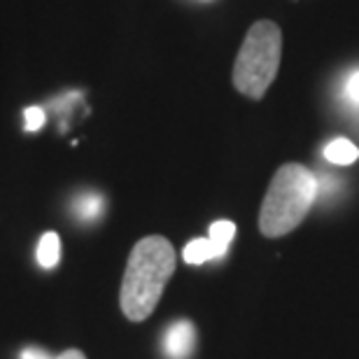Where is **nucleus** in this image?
<instances>
[{
  "label": "nucleus",
  "mask_w": 359,
  "mask_h": 359,
  "mask_svg": "<svg viewBox=\"0 0 359 359\" xmlns=\"http://www.w3.org/2000/svg\"><path fill=\"white\" fill-rule=\"evenodd\" d=\"M56 359H87V357H84L82 350H66V353H61Z\"/></svg>",
  "instance_id": "obj_13"
},
{
  "label": "nucleus",
  "mask_w": 359,
  "mask_h": 359,
  "mask_svg": "<svg viewBox=\"0 0 359 359\" xmlns=\"http://www.w3.org/2000/svg\"><path fill=\"white\" fill-rule=\"evenodd\" d=\"M283 59V31L276 21L262 19L250 26L233 63V87L243 96L262 100L273 84Z\"/></svg>",
  "instance_id": "obj_3"
},
{
  "label": "nucleus",
  "mask_w": 359,
  "mask_h": 359,
  "mask_svg": "<svg viewBox=\"0 0 359 359\" xmlns=\"http://www.w3.org/2000/svg\"><path fill=\"white\" fill-rule=\"evenodd\" d=\"M38 264L42 269H54L59 266V259H61V238L56 231H47L45 236L40 238L38 243Z\"/></svg>",
  "instance_id": "obj_6"
},
{
  "label": "nucleus",
  "mask_w": 359,
  "mask_h": 359,
  "mask_svg": "<svg viewBox=\"0 0 359 359\" xmlns=\"http://www.w3.org/2000/svg\"><path fill=\"white\" fill-rule=\"evenodd\" d=\"M19 359H52V357H49L42 348H26V350H21Z\"/></svg>",
  "instance_id": "obj_12"
},
{
  "label": "nucleus",
  "mask_w": 359,
  "mask_h": 359,
  "mask_svg": "<svg viewBox=\"0 0 359 359\" xmlns=\"http://www.w3.org/2000/svg\"><path fill=\"white\" fill-rule=\"evenodd\" d=\"M175 271V250L163 236H147L135 243L121 283V311L131 322H142L154 313L166 283Z\"/></svg>",
  "instance_id": "obj_1"
},
{
  "label": "nucleus",
  "mask_w": 359,
  "mask_h": 359,
  "mask_svg": "<svg viewBox=\"0 0 359 359\" xmlns=\"http://www.w3.org/2000/svg\"><path fill=\"white\" fill-rule=\"evenodd\" d=\"M45 119H47V114L42 107H26L24 110V128L28 133L40 131V128L45 126Z\"/></svg>",
  "instance_id": "obj_10"
},
{
  "label": "nucleus",
  "mask_w": 359,
  "mask_h": 359,
  "mask_svg": "<svg viewBox=\"0 0 359 359\" xmlns=\"http://www.w3.org/2000/svg\"><path fill=\"white\" fill-rule=\"evenodd\" d=\"M105 208V201L98 191H82L73 201V212L80 222H96Z\"/></svg>",
  "instance_id": "obj_5"
},
{
  "label": "nucleus",
  "mask_w": 359,
  "mask_h": 359,
  "mask_svg": "<svg viewBox=\"0 0 359 359\" xmlns=\"http://www.w3.org/2000/svg\"><path fill=\"white\" fill-rule=\"evenodd\" d=\"M325 159L336 163V166H350L359 159V149L346 138H336L325 147Z\"/></svg>",
  "instance_id": "obj_7"
},
{
  "label": "nucleus",
  "mask_w": 359,
  "mask_h": 359,
  "mask_svg": "<svg viewBox=\"0 0 359 359\" xmlns=\"http://www.w3.org/2000/svg\"><path fill=\"white\" fill-rule=\"evenodd\" d=\"M320 194L318 177L301 163H285L273 175L259 212V231L269 238L294 231Z\"/></svg>",
  "instance_id": "obj_2"
},
{
  "label": "nucleus",
  "mask_w": 359,
  "mask_h": 359,
  "mask_svg": "<svg viewBox=\"0 0 359 359\" xmlns=\"http://www.w3.org/2000/svg\"><path fill=\"white\" fill-rule=\"evenodd\" d=\"M196 346V329L189 320H177L166 329L163 336V350L168 359H189Z\"/></svg>",
  "instance_id": "obj_4"
},
{
  "label": "nucleus",
  "mask_w": 359,
  "mask_h": 359,
  "mask_svg": "<svg viewBox=\"0 0 359 359\" xmlns=\"http://www.w3.org/2000/svg\"><path fill=\"white\" fill-rule=\"evenodd\" d=\"M346 93L350 96V100H355V103H359V70L348 80V84H346Z\"/></svg>",
  "instance_id": "obj_11"
},
{
  "label": "nucleus",
  "mask_w": 359,
  "mask_h": 359,
  "mask_svg": "<svg viewBox=\"0 0 359 359\" xmlns=\"http://www.w3.org/2000/svg\"><path fill=\"white\" fill-rule=\"evenodd\" d=\"M182 255H184V262L194 264V266H198V264H205V262H210V259H219L217 250H215L210 238H196V241L187 243V248H184Z\"/></svg>",
  "instance_id": "obj_8"
},
{
  "label": "nucleus",
  "mask_w": 359,
  "mask_h": 359,
  "mask_svg": "<svg viewBox=\"0 0 359 359\" xmlns=\"http://www.w3.org/2000/svg\"><path fill=\"white\" fill-rule=\"evenodd\" d=\"M233 236H236L233 222L222 219V222H215V224L210 226V243L215 245V250H217L219 257L226 255V250H229V245H231Z\"/></svg>",
  "instance_id": "obj_9"
}]
</instances>
